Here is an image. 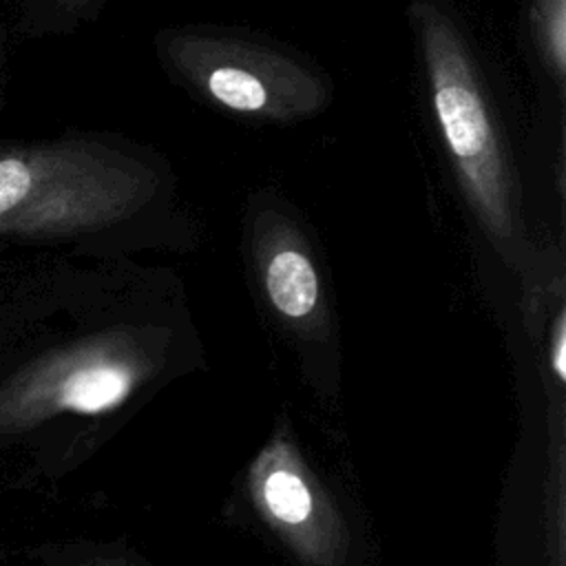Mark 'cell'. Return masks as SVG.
I'll return each instance as SVG.
<instances>
[{"label": "cell", "mask_w": 566, "mask_h": 566, "mask_svg": "<svg viewBox=\"0 0 566 566\" xmlns=\"http://www.w3.org/2000/svg\"><path fill=\"white\" fill-rule=\"evenodd\" d=\"M35 184L33 168L22 159H0V217L24 203Z\"/></svg>", "instance_id": "obj_7"}, {"label": "cell", "mask_w": 566, "mask_h": 566, "mask_svg": "<svg viewBox=\"0 0 566 566\" xmlns=\"http://www.w3.org/2000/svg\"><path fill=\"white\" fill-rule=\"evenodd\" d=\"M548 566H566V405L548 407Z\"/></svg>", "instance_id": "obj_5"}, {"label": "cell", "mask_w": 566, "mask_h": 566, "mask_svg": "<svg viewBox=\"0 0 566 566\" xmlns=\"http://www.w3.org/2000/svg\"><path fill=\"white\" fill-rule=\"evenodd\" d=\"M166 75L208 106L261 124H296L327 108L332 82L298 51L228 27H168L155 35Z\"/></svg>", "instance_id": "obj_2"}, {"label": "cell", "mask_w": 566, "mask_h": 566, "mask_svg": "<svg viewBox=\"0 0 566 566\" xmlns=\"http://www.w3.org/2000/svg\"><path fill=\"white\" fill-rule=\"evenodd\" d=\"M431 113L460 192L484 239L513 272L539 256L522 208V181L478 57L447 0H411Z\"/></svg>", "instance_id": "obj_1"}, {"label": "cell", "mask_w": 566, "mask_h": 566, "mask_svg": "<svg viewBox=\"0 0 566 566\" xmlns=\"http://www.w3.org/2000/svg\"><path fill=\"white\" fill-rule=\"evenodd\" d=\"M245 486L259 517L303 566H343L349 548L345 520L285 427L254 455Z\"/></svg>", "instance_id": "obj_4"}, {"label": "cell", "mask_w": 566, "mask_h": 566, "mask_svg": "<svg viewBox=\"0 0 566 566\" xmlns=\"http://www.w3.org/2000/svg\"><path fill=\"white\" fill-rule=\"evenodd\" d=\"M250 279L274 321L301 343H327L332 305L314 243L294 208L272 190L250 197L243 219Z\"/></svg>", "instance_id": "obj_3"}, {"label": "cell", "mask_w": 566, "mask_h": 566, "mask_svg": "<svg viewBox=\"0 0 566 566\" xmlns=\"http://www.w3.org/2000/svg\"><path fill=\"white\" fill-rule=\"evenodd\" d=\"M91 566H142L139 562L135 559H126V557H117V559H102L97 564H91Z\"/></svg>", "instance_id": "obj_9"}, {"label": "cell", "mask_w": 566, "mask_h": 566, "mask_svg": "<svg viewBox=\"0 0 566 566\" xmlns=\"http://www.w3.org/2000/svg\"><path fill=\"white\" fill-rule=\"evenodd\" d=\"M104 0H46V9L55 27H75L82 20H91Z\"/></svg>", "instance_id": "obj_8"}, {"label": "cell", "mask_w": 566, "mask_h": 566, "mask_svg": "<svg viewBox=\"0 0 566 566\" xmlns=\"http://www.w3.org/2000/svg\"><path fill=\"white\" fill-rule=\"evenodd\" d=\"M528 38L542 77L562 102L566 84V0H531Z\"/></svg>", "instance_id": "obj_6"}]
</instances>
